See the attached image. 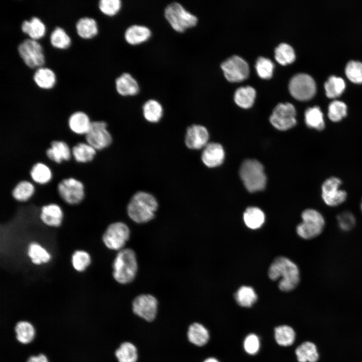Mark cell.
<instances>
[{"mask_svg": "<svg viewBox=\"0 0 362 362\" xmlns=\"http://www.w3.org/2000/svg\"><path fill=\"white\" fill-rule=\"evenodd\" d=\"M268 275L273 281L281 278L278 286L285 292L294 290L300 282V272L297 265L289 258L280 256L270 264Z\"/></svg>", "mask_w": 362, "mask_h": 362, "instance_id": "6da1fadb", "label": "cell"}, {"mask_svg": "<svg viewBox=\"0 0 362 362\" xmlns=\"http://www.w3.org/2000/svg\"><path fill=\"white\" fill-rule=\"evenodd\" d=\"M158 207L157 201L153 195L144 191H139L130 199L127 212L132 221L142 224L153 219Z\"/></svg>", "mask_w": 362, "mask_h": 362, "instance_id": "7a4b0ae2", "label": "cell"}, {"mask_svg": "<svg viewBox=\"0 0 362 362\" xmlns=\"http://www.w3.org/2000/svg\"><path fill=\"white\" fill-rule=\"evenodd\" d=\"M113 276L121 284L131 283L135 279L138 264L136 254L131 248L120 250L113 263Z\"/></svg>", "mask_w": 362, "mask_h": 362, "instance_id": "3957f363", "label": "cell"}, {"mask_svg": "<svg viewBox=\"0 0 362 362\" xmlns=\"http://www.w3.org/2000/svg\"><path fill=\"white\" fill-rule=\"evenodd\" d=\"M239 174L249 192H255L264 189L266 177L263 165L258 160L251 159L244 160L240 168Z\"/></svg>", "mask_w": 362, "mask_h": 362, "instance_id": "277c9868", "label": "cell"}, {"mask_svg": "<svg viewBox=\"0 0 362 362\" xmlns=\"http://www.w3.org/2000/svg\"><path fill=\"white\" fill-rule=\"evenodd\" d=\"M164 17L171 28L179 33L194 27L198 22L196 16L177 2L171 3L166 7Z\"/></svg>", "mask_w": 362, "mask_h": 362, "instance_id": "5b68a950", "label": "cell"}, {"mask_svg": "<svg viewBox=\"0 0 362 362\" xmlns=\"http://www.w3.org/2000/svg\"><path fill=\"white\" fill-rule=\"evenodd\" d=\"M302 222L296 228L298 235L304 239H311L323 232L325 220L322 214L316 210L307 209L302 213Z\"/></svg>", "mask_w": 362, "mask_h": 362, "instance_id": "8992f818", "label": "cell"}, {"mask_svg": "<svg viewBox=\"0 0 362 362\" xmlns=\"http://www.w3.org/2000/svg\"><path fill=\"white\" fill-rule=\"evenodd\" d=\"M60 198L70 205L80 204L85 196V187L83 183L74 177L64 178L56 186Z\"/></svg>", "mask_w": 362, "mask_h": 362, "instance_id": "52a82bcc", "label": "cell"}, {"mask_svg": "<svg viewBox=\"0 0 362 362\" xmlns=\"http://www.w3.org/2000/svg\"><path fill=\"white\" fill-rule=\"evenodd\" d=\"M158 308L159 302L157 298L151 294H138L132 302L133 313L148 322L155 320L157 316Z\"/></svg>", "mask_w": 362, "mask_h": 362, "instance_id": "ba28073f", "label": "cell"}, {"mask_svg": "<svg viewBox=\"0 0 362 362\" xmlns=\"http://www.w3.org/2000/svg\"><path fill=\"white\" fill-rule=\"evenodd\" d=\"M84 141L97 151L108 148L113 142V137L108 129V124L103 120H93L89 131L84 136Z\"/></svg>", "mask_w": 362, "mask_h": 362, "instance_id": "9c48e42d", "label": "cell"}, {"mask_svg": "<svg viewBox=\"0 0 362 362\" xmlns=\"http://www.w3.org/2000/svg\"><path fill=\"white\" fill-rule=\"evenodd\" d=\"M17 49L19 55L28 67H40L44 64L43 48L36 40L26 39L19 44Z\"/></svg>", "mask_w": 362, "mask_h": 362, "instance_id": "30bf717a", "label": "cell"}, {"mask_svg": "<svg viewBox=\"0 0 362 362\" xmlns=\"http://www.w3.org/2000/svg\"><path fill=\"white\" fill-rule=\"evenodd\" d=\"M289 89L294 98L303 101L313 97L316 86L314 80L311 76L305 73H298L291 79Z\"/></svg>", "mask_w": 362, "mask_h": 362, "instance_id": "8fae6325", "label": "cell"}, {"mask_svg": "<svg viewBox=\"0 0 362 362\" xmlns=\"http://www.w3.org/2000/svg\"><path fill=\"white\" fill-rule=\"evenodd\" d=\"M130 234L129 228L125 223L114 222L108 226L103 235L102 240L108 248L120 250L128 240Z\"/></svg>", "mask_w": 362, "mask_h": 362, "instance_id": "7c38bea8", "label": "cell"}, {"mask_svg": "<svg viewBox=\"0 0 362 362\" xmlns=\"http://www.w3.org/2000/svg\"><path fill=\"white\" fill-rule=\"evenodd\" d=\"M296 114L295 108L292 104L280 103L274 109L269 121L276 129L285 131L296 124Z\"/></svg>", "mask_w": 362, "mask_h": 362, "instance_id": "4fadbf2b", "label": "cell"}, {"mask_svg": "<svg viewBox=\"0 0 362 362\" xmlns=\"http://www.w3.org/2000/svg\"><path fill=\"white\" fill-rule=\"evenodd\" d=\"M221 67L226 79L231 82L245 79L249 75V68L247 62L241 57L233 55L223 62Z\"/></svg>", "mask_w": 362, "mask_h": 362, "instance_id": "5bb4252c", "label": "cell"}, {"mask_svg": "<svg viewBox=\"0 0 362 362\" xmlns=\"http://www.w3.org/2000/svg\"><path fill=\"white\" fill-rule=\"evenodd\" d=\"M341 180L336 177L326 179L322 185V198L327 205L337 206L343 203L347 197L346 192L340 189Z\"/></svg>", "mask_w": 362, "mask_h": 362, "instance_id": "9a60e30c", "label": "cell"}, {"mask_svg": "<svg viewBox=\"0 0 362 362\" xmlns=\"http://www.w3.org/2000/svg\"><path fill=\"white\" fill-rule=\"evenodd\" d=\"M45 155L48 160L56 164L68 162L72 158L71 147L62 140L52 141L45 151Z\"/></svg>", "mask_w": 362, "mask_h": 362, "instance_id": "2e32d148", "label": "cell"}, {"mask_svg": "<svg viewBox=\"0 0 362 362\" xmlns=\"http://www.w3.org/2000/svg\"><path fill=\"white\" fill-rule=\"evenodd\" d=\"M209 138V132L205 127L194 124L187 129L185 143L189 149L198 150L207 145Z\"/></svg>", "mask_w": 362, "mask_h": 362, "instance_id": "e0dca14e", "label": "cell"}, {"mask_svg": "<svg viewBox=\"0 0 362 362\" xmlns=\"http://www.w3.org/2000/svg\"><path fill=\"white\" fill-rule=\"evenodd\" d=\"M92 119L88 115L82 111L72 112L68 117L67 125L69 130L79 136H84L89 131Z\"/></svg>", "mask_w": 362, "mask_h": 362, "instance_id": "ac0fdd59", "label": "cell"}, {"mask_svg": "<svg viewBox=\"0 0 362 362\" xmlns=\"http://www.w3.org/2000/svg\"><path fill=\"white\" fill-rule=\"evenodd\" d=\"M225 152L222 146L218 143H208L204 148L201 159L208 167H215L221 165L224 161Z\"/></svg>", "mask_w": 362, "mask_h": 362, "instance_id": "d6986e66", "label": "cell"}, {"mask_svg": "<svg viewBox=\"0 0 362 362\" xmlns=\"http://www.w3.org/2000/svg\"><path fill=\"white\" fill-rule=\"evenodd\" d=\"M187 338L193 345L202 347L209 342L210 334L209 329L202 323L195 322L188 327Z\"/></svg>", "mask_w": 362, "mask_h": 362, "instance_id": "ffe728a7", "label": "cell"}, {"mask_svg": "<svg viewBox=\"0 0 362 362\" xmlns=\"http://www.w3.org/2000/svg\"><path fill=\"white\" fill-rule=\"evenodd\" d=\"M97 151L85 141H80L71 147L72 157L74 161L81 164H87L94 160Z\"/></svg>", "mask_w": 362, "mask_h": 362, "instance_id": "44dd1931", "label": "cell"}, {"mask_svg": "<svg viewBox=\"0 0 362 362\" xmlns=\"http://www.w3.org/2000/svg\"><path fill=\"white\" fill-rule=\"evenodd\" d=\"M115 86L117 93L124 97L135 96L140 89L137 81L127 72L122 73L116 78Z\"/></svg>", "mask_w": 362, "mask_h": 362, "instance_id": "7402d4cb", "label": "cell"}, {"mask_svg": "<svg viewBox=\"0 0 362 362\" xmlns=\"http://www.w3.org/2000/svg\"><path fill=\"white\" fill-rule=\"evenodd\" d=\"M63 213L61 207L56 203H50L42 207L40 219L46 225L58 227L62 223Z\"/></svg>", "mask_w": 362, "mask_h": 362, "instance_id": "603a6c76", "label": "cell"}, {"mask_svg": "<svg viewBox=\"0 0 362 362\" xmlns=\"http://www.w3.org/2000/svg\"><path fill=\"white\" fill-rule=\"evenodd\" d=\"M32 182L39 186H45L53 179V173L51 167L46 163L39 161L34 163L29 172Z\"/></svg>", "mask_w": 362, "mask_h": 362, "instance_id": "cb8c5ba5", "label": "cell"}, {"mask_svg": "<svg viewBox=\"0 0 362 362\" xmlns=\"http://www.w3.org/2000/svg\"><path fill=\"white\" fill-rule=\"evenodd\" d=\"M151 36V31L147 27L141 25H133L125 31L124 38L131 45H137L147 41Z\"/></svg>", "mask_w": 362, "mask_h": 362, "instance_id": "d4e9b609", "label": "cell"}, {"mask_svg": "<svg viewBox=\"0 0 362 362\" xmlns=\"http://www.w3.org/2000/svg\"><path fill=\"white\" fill-rule=\"evenodd\" d=\"M36 190V186L32 181L24 179L16 184L11 191V195L16 201L25 202L34 195Z\"/></svg>", "mask_w": 362, "mask_h": 362, "instance_id": "484cf974", "label": "cell"}, {"mask_svg": "<svg viewBox=\"0 0 362 362\" xmlns=\"http://www.w3.org/2000/svg\"><path fill=\"white\" fill-rule=\"evenodd\" d=\"M15 332L17 340L23 344L31 343L36 335L34 326L27 321L18 322L15 326Z\"/></svg>", "mask_w": 362, "mask_h": 362, "instance_id": "4316f807", "label": "cell"}, {"mask_svg": "<svg viewBox=\"0 0 362 362\" xmlns=\"http://www.w3.org/2000/svg\"><path fill=\"white\" fill-rule=\"evenodd\" d=\"M118 362H137L139 358L138 348L129 341L122 342L115 351Z\"/></svg>", "mask_w": 362, "mask_h": 362, "instance_id": "83f0119b", "label": "cell"}, {"mask_svg": "<svg viewBox=\"0 0 362 362\" xmlns=\"http://www.w3.org/2000/svg\"><path fill=\"white\" fill-rule=\"evenodd\" d=\"M22 31L30 38L37 40L43 37L46 28L43 22L38 17H33L30 20H24L21 24Z\"/></svg>", "mask_w": 362, "mask_h": 362, "instance_id": "f1b7e54d", "label": "cell"}, {"mask_svg": "<svg viewBox=\"0 0 362 362\" xmlns=\"http://www.w3.org/2000/svg\"><path fill=\"white\" fill-rule=\"evenodd\" d=\"M33 80L40 88L49 89L53 87L56 82V75L50 68L40 67L35 71Z\"/></svg>", "mask_w": 362, "mask_h": 362, "instance_id": "f546056e", "label": "cell"}, {"mask_svg": "<svg viewBox=\"0 0 362 362\" xmlns=\"http://www.w3.org/2000/svg\"><path fill=\"white\" fill-rule=\"evenodd\" d=\"M143 115L145 119L152 123L158 122L161 119L163 110L157 101L150 99L147 101L142 107Z\"/></svg>", "mask_w": 362, "mask_h": 362, "instance_id": "4dcf8cb0", "label": "cell"}, {"mask_svg": "<svg viewBox=\"0 0 362 362\" xmlns=\"http://www.w3.org/2000/svg\"><path fill=\"white\" fill-rule=\"evenodd\" d=\"M77 34L84 39H89L95 36L98 32L96 20L90 17H84L78 20L76 23Z\"/></svg>", "mask_w": 362, "mask_h": 362, "instance_id": "1f68e13d", "label": "cell"}, {"mask_svg": "<svg viewBox=\"0 0 362 362\" xmlns=\"http://www.w3.org/2000/svg\"><path fill=\"white\" fill-rule=\"evenodd\" d=\"M256 91L252 86L247 85L238 88L234 94V101L239 107L247 109L251 107L254 101Z\"/></svg>", "mask_w": 362, "mask_h": 362, "instance_id": "d6a6232c", "label": "cell"}, {"mask_svg": "<svg viewBox=\"0 0 362 362\" xmlns=\"http://www.w3.org/2000/svg\"><path fill=\"white\" fill-rule=\"evenodd\" d=\"M295 353L299 362H316L319 358L316 345L309 341L299 345L296 349Z\"/></svg>", "mask_w": 362, "mask_h": 362, "instance_id": "836d02e7", "label": "cell"}, {"mask_svg": "<svg viewBox=\"0 0 362 362\" xmlns=\"http://www.w3.org/2000/svg\"><path fill=\"white\" fill-rule=\"evenodd\" d=\"M305 121L307 126L310 128L320 131L325 127L323 113L317 106L309 108L306 110Z\"/></svg>", "mask_w": 362, "mask_h": 362, "instance_id": "e575fe53", "label": "cell"}, {"mask_svg": "<svg viewBox=\"0 0 362 362\" xmlns=\"http://www.w3.org/2000/svg\"><path fill=\"white\" fill-rule=\"evenodd\" d=\"M243 219L246 225L252 229L260 228L264 222L265 215L261 210L257 207L247 208L243 214Z\"/></svg>", "mask_w": 362, "mask_h": 362, "instance_id": "d590c367", "label": "cell"}, {"mask_svg": "<svg viewBox=\"0 0 362 362\" xmlns=\"http://www.w3.org/2000/svg\"><path fill=\"white\" fill-rule=\"evenodd\" d=\"M28 255L32 262L37 265L47 263L51 259L50 253L36 242H32L29 245Z\"/></svg>", "mask_w": 362, "mask_h": 362, "instance_id": "8d00e7d4", "label": "cell"}, {"mask_svg": "<svg viewBox=\"0 0 362 362\" xmlns=\"http://www.w3.org/2000/svg\"><path fill=\"white\" fill-rule=\"evenodd\" d=\"M235 299L239 305L250 307L256 301L257 296L251 287L242 286L235 293Z\"/></svg>", "mask_w": 362, "mask_h": 362, "instance_id": "74e56055", "label": "cell"}, {"mask_svg": "<svg viewBox=\"0 0 362 362\" xmlns=\"http://www.w3.org/2000/svg\"><path fill=\"white\" fill-rule=\"evenodd\" d=\"M345 87L344 80L341 77L335 76H330L324 84V88L326 96L333 99L340 96Z\"/></svg>", "mask_w": 362, "mask_h": 362, "instance_id": "f35d334b", "label": "cell"}, {"mask_svg": "<svg viewBox=\"0 0 362 362\" xmlns=\"http://www.w3.org/2000/svg\"><path fill=\"white\" fill-rule=\"evenodd\" d=\"M296 334L294 329L288 325H281L275 329V338L277 343L281 346L292 345L295 339Z\"/></svg>", "mask_w": 362, "mask_h": 362, "instance_id": "ab89813d", "label": "cell"}, {"mask_svg": "<svg viewBox=\"0 0 362 362\" xmlns=\"http://www.w3.org/2000/svg\"><path fill=\"white\" fill-rule=\"evenodd\" d=\"M275 57L276 60L282 65H286L294 61L296 55L295 51L288 44H280L275 50Z\"/></svg>", "mask_w": 362, "mask_h": 362, "instance_id": "60d3db41", "label": "cell"}, {"mask_svg": "<svg viewBox=\"0 0 362 362\" xmlns=\"http://www.w3.org/2000/svg\"><path fill=\"white\" fill-rule=\"evenodd\" d=\"M50 41L52 46L59 49H65L69 47L71 39L65 30L56 27L51 33Z\"/></svg>", "mask_w": 362, "mask_h": 362, "instance_id": "b9f144b4", "label": "cell"}, {"mask_svg": "<svg viewBox=\"0 0 362 362\" xmlns=\"http://www.w3.org/2000/svg\"><path fill=\"white\" fill-rule=\"evenodd\" d=\"M347 115V107L345 103L340 101H333L328 108V117L332 122L341 121Z\"/></svg>", "mask_w": 362, "mask_h": 362, "instance_id": "7bdbcfd3", "label": "cell"}, {"mask_svg": "<svg viewBox=\"0 0 362 362\" xmlns=\"http://www.w3.org/2000/svg\"><path fill=\"white\" fill-rule=\"evenodd\" d=\"M255 69L259 76L268 79L273 75L274 64L270 59L260 56L256 61Z\"/></svg>", "mask_w": 362, "mask_h": 362, "instance_id": "ee69618b", "label": "cell"}, {"mask_svg": "<svg viewBox=\"0 0 362 362\" xmlns=\"http://www.w3.org/2000/svg\"><path fill=\"white\" fill-rule=\"evenodd\" d=\"M73 268L78 272L84 271L91 262L89 254L84 250H76L72 255Z\"/></svg>", "mask_w": 362, "mask_h": 362, "instance_id": "f6af8a7d", "label": "cell"}, {"mask_svg": "<svg viewBox=\"0 0 362 362\" xmlns=\"http://www.w3.org/2000/svg\"><path fill=\"white\" fill-rule=\"evenodd\" d=\"M345 74L351 81L355 83H361L362 63L358 61H349L345 67Z\"/></svg>", "mask_w": 362, "mask_h": 362, "instance_id": "bcb514c9", "label": "cell"}, {"mask_svg": "<svg viewBox=\"0 0 362 362\" xmlns=\"http://www.w3.org/2000/svg\"><path fill=\"white\" fill-rule=\"evenodd\" d=\"M98 7L101 12L105 15L113 16L120 11L122 2L120 0H100Z\"/></svg>", "mask_w": 362, "mask_h": 362, "instance_id": "7dc6e473", "label": "cell"}, {"mask_svg": "<svg viewBox=\"0 0 362 362\" xmlns=\"http://www.w3.org/2000/svg\"><path fill=\"white\" fill-rule=\"evenodd\" d=\"M337 219L338 226L343 231H348L355 225V217L352 213L349 211L340 213L338 215Z\"/></svg>", "mask_w": 362, "mask_h": 362, "instance_id": "c3c4849f", "label": "cell"}, {"mask_svg": "<svg viewBox=\"0 0 362 362\" xmlns=\"http://www.w3.org/2000/svg\"><path fill=\"white\" fill-rule=\"evenodd\" d=\"M245 351L248 354L253 355L257 353L260 347V342L258 336L253 333L248 335L243 342Z\"/></svg>", "mask_w": 362, "mask_h": 362, "instance_id": "681fc988", "label": "cell"}, {"mask_svg": "<svg viewBox=\"0 0 362 362\" xmlns=\"http://www.w3.org/2000/svg\"><path fill=\"white\" fill-rule=\"evenodd\" d=\"M26 362H49L47 357L43 353L29 356Z\"/></svg>", "mask_w": 362, "mask_h": 362, "instance_id": "f907efd6", "label": "cell"}, {"mask_svg": "<svg viewBox=\"0 0 362 362\" xmlns=\"http://www.w3.org/2000/svg\"><path fill=\"white\" fill-rule=\"evenodd\" d=\"M202 362H219V361L213 356H210L205 358Z\"/></svg>", "mask_w": 362, "mask_h": 362, "instance_id": "816d5d0a", "label": "cell"}, {"mask_svg": "<svg viewBox=\"0 0 362 362\" xmlns=\"http://www.w3.org/2000/svg\"><path fill=\"white\" fill-rule=\"evenodd\" d=\"M360 209L362 211V200H361V204H360Z\"/></svg>", "mask_w": 362, "mask_h": 362, "instance_id": "f5cc1de1", "label": "cell"}]
</instances>
